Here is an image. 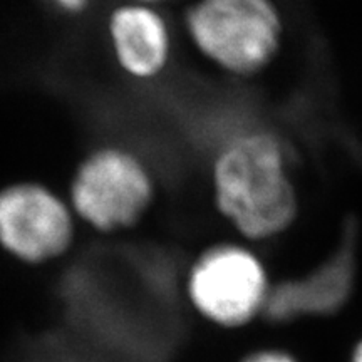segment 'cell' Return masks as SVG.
Here are the masks:
<instances>
[{"mask_svg": "<svg viewBox=\"0 0 362 362\" xmlns=\"http://www.w3.org/2000/svg\"><path fill=\"white\" fill-rule=\"evenodd\" d=\"M216 211L248 240L274 238L297 218L287 153L269 129L242 128L221 139L210 165Z\"/></svg>", "mask_w": 362, "mask_h": 362, "instance_id": "obj_1", "label": "cell"}, {"mask_svg": "<svg viewBox=\"0 0 362 362\" xmlns=\"http://www.w3.org/2000/svg\"><path fill=\"white\" fill-rule=\"evenodd\" d=\"M200 56L233 78H253L272 66L284 42L275 0H194L183 16Z\"/></svg>", "mask_w": 362, "mask_h": 362, "instance_id": "obj_2", "label": "cell"}, {"mask_svg": "<svg viewBox=\"0 0 362 362\" xmlns=\"http://www.w3.org/2000/svg\"><path fill=\"white\" fill-rule=\"evenodd\" d=\"M67 202L81 223L101 235L134 228L156 198L155 173L134 149L103 144L78 163Z\"/></svg>", "mask_w": 362, "mask_h": 362, "instance_id": "obj_3", "label": "cell"}, {"mask_svg": "<svg viewBox=\"0 0 362 362\" xmlns=\"http://www.w3.org/2000/svg\"><path fill=\"white\" fill-rule=\"evenodd\" d=\"M78 218L66 197L35 180L0 187V252L25 267H42L67 255Z\"/></svg>", "mask_w": 362, "mask_h": 362, "instance_id": "obj_4", "label": "cell"}, {"mask_svg": "<svg viewBox=\"0 0 362 362\" xmlns=\"http://www.w3.org/2000/svg\"><path fill=\"white\" fill-rule=\"evenodd\" d=\"M269 280L262 262L237 243H216L189 265L187 296L202 317L221 327H240L264 310Z\"/></svg>", "mask_w": 362, "mask_h": 362, "instance_id": "obj_5", "label": "cell"}, {"mask_svg": "<svg viewBox=\"0 0 362 362\" xmlns=\"http://www.w3.org/2000/svg\"><path fill=\"white\" fill-rule=\"evenodd\" d=\"M354 226H347L342 243L310 274L269 288L264 314L274 322L302 315H327L346 304L356 272Z\"/></svg>", "mask_w": 362, "mask_h": 362, "instance_id": "obj_6", "label": "cell"}, {"mask_svg": "<svg viewBox=\"0 0 362 362\" xmlns=\"http://www.w3.org/2000/svg\"><path fill=\"white\" fill-rule=\"evenodd\" d=\"M106 34L116 66L129 79L151 83L168 69L173 35L160 7L126 0L107 16Z\"/></svg>", "mask_w": 362, "mask_h": 362, "instance_id": "obj_7", "label": "cell"}, {"mask_svg": "<svg viewBox=\"0 0 362 362\" xmlns=\"http://www.w3.org/2000/svg\"><path fill=\"white\" fill-rule=\"evenodd\" d=\"M57 12L66 16H81L93 6L94 0H49Z\"/></svg>", "mask_w": 362, "mask_h": 362, "instance_id": "obj_8", "label": "cell"}, {"mask_svg": "<svg viewBox=\"0 0 362 362\" xmlns=\"http://www.w3.org/2000/svg\"><path fill=\"white\" fill-rule=\"evenodd\" d=\"M243 362H296L291 356L280 351H262L248 356Z\"/></svg>", "mask_w": 362, "mask_h": 362, "instance_id": "obj_9", "label": "cell"}, {"mask_svg": "<svg viewBox=\"0 0 362 362\" xmlns=\"http://www.w3.org/2000/svg\"><path fill=\"white\" fill-rule=\"evenodd\" d=\"M131 2H139V4H148V6H155L160 7L163 4H168L171 0H131Z\"/></svg>", "mask_w": 362, "mask_h": 362, "instance_id": "obj_10", "label": "cell"}, {"mask_svg": "<svg viewBox=\"0 0 362 362\" xmlns=\"http://www.w3.org/2000/svg\"><path fill=\"white\" fill-rule=\"evenodd\" d=\"M352 362H362V341L356 346L354 354H352Z\"/></svg>", "mask_w": 362, "mask_h": 362, "instance_id": "obj_11", "label": "cell"}]
</instances>
